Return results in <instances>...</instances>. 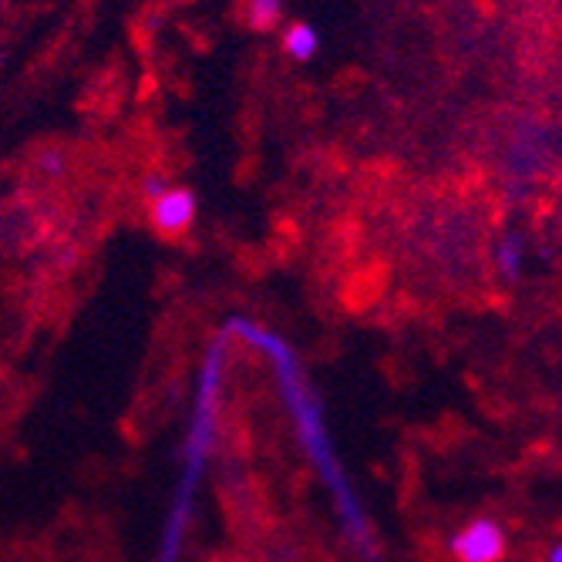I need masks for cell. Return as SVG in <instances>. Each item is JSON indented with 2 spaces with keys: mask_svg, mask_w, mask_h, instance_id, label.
Listing matches in <instances>:
<instances>
[{
  "mask_svg": "<svg viewBox=\"0 0 562 562\" xmlns=\"http://www.w3.org/2000/svg\"><path fill=\"white\" fill-rule=\"evenodd\" d=\"M223 334L229 340L246 344L249 350H257L270 364L290 431L306 458V465H311V472L324 485V492L334 505L337 529L347 539V546L353 549V555L361 562H387L368 505H364L361 492H357V482L350 479V472L344 465V454L337 448V438L330 431L327 404H324L317 384L311 381V374H306V364L296 353V347L283 334L249 321V317H229L223 324Z\"/></svg>",
  "mask_w": 562,
  "mask_h": 562,
  "instance_id": "cell-1",
  "label": "cell"
},
{
  "mask_svg": "<svg viewBox=\"0 0 562 562\" xmlns=\"http://www.w3.org/2000/svg\"><path fill=\"white\" fill-rule=\"evenodd\" d=\"M229 344L233 340L220 330V337L206 347V353H202L195 394H192V415H189L182 458H179V482L172 488L156 562H182V555H186V539H189V529L195 519L199 492H202V482H206L210 458L216 448L226 371H229Z\"/></svg>",
  "mask_w": 562,
  "mask_h": 562,
  "instance_id": "cell-2",
  "label": "cell"
},
{
  "mask_svg": "<svg viewBox=\"0 0 562 562\" xmlns=\"http://www.w3.org/2000/svg\"><path fill=\"white\" fill-rule=\"evenodd\" d=\"M448 552L454 562H502L508 552V532L498 519L475 516L451 532Z\"/></svg>",
  "mask_w": 562,
  "mask_h": 562,
  "instance_id": "cell-3",
  "label": "cell"
},
{
  "mask_svg": "<svg viewBox=\"0 0 562 562\" xmlns=\"http://www.w3.org/2000/svg\"><path fill=\"white\" fill-rule=\"evenodd\" d=\"M195 220V195L189 189H166L159 199H151V226L159 236L176 239L182 236Z\"/></svg>",
  "mask_w": 562,
  "mask_h": 562,
  "instance_id": "cell-4",
  "label": "cell"
},
{
  "mask_svg": "<svg viewBox=\"0 0 562 562\" xmlns=\"http://www.w3.org/2000/svg\"><path fill=\"white\" fill-rule=\"evenodd\" d=\"M495 270H498V277L505 283L522 280V273H526V239L522 236L508 233V236L498 239V246H495Z\"/></svg>",
  "mask_w": 562,
  "mask_h": 562,
  "instance_id": "cell-5",
  "label": "cell"
},
{
  "mask_svg": "<svg viewBox=\"0 0 562 562\" xmlns=\"http://www.w3.org/2000/svg\"><path fill=\"white\" fill-rule=\"evenodd\" d=\"M283 47H286V55L296 58V61H311L317 55V47H321V37L311 24H290L286 34H283Z\"/></svg>",
  "mask_w": 562,
  "mask_h": 562,
  "instance_id": "cell-6",
  "label": "cell"
},
{
  "mask_svg": "<svg viewBox=\"0 0 562 562\" xmlns=\"http://www.w3.org/2000/svg\"><path fill=\"white\" fill-rule=\"evenodd\" d=\"M283 18V0H246V21L252 31H270Z\"/></svg>",
  "mask_w": 562,
  "mask_h": 562,
  "instance_id": "cell-7",
  "label": "cell"
},
{
  "mask_svg": "<svg viewBox=\"0 0 562 562\" xmlns=\"http://www.w3.org/2000/svg\"><path fill=\"white\" fill-rule=\"evenodd\" d=\"M142 189H145V195H148V199H159V195L169 189V179H166L162 172H151V176H145Z\"/></svg>",
  "mask_w": 562,
  "mask_h": 562,
  "instance_id": "cell-8",
  "label": "cell"
},
{
  "mask_svg": "<svg viewBox=\"0 0 562 562\" xmlns=\"http://www.w3.org/2000/svg\"><path fill=\"white\" fill-rule=\"evenodd\" d=\"M546 562H562V539L546 549Z\"/></svg>",
  "mask_w": 562,
  "mask_h": 562,
  "instance_id": "cell-9",
  "label": "cell"
},
{
  "mask_svg": "<svg viewBox=\"0 0 562 562\" xmlns=\"http://www.w3.org/2000/svg\"><path fill=\"white\" fill-rule=\"evenodd\" d=\"M0 4H8V0H0Z\"/></svg>",
  "mask_w": 562,
  "mask_h": 562,
  "instance_id": "cell-10",
  "label": "cell"
}]
</instances>
